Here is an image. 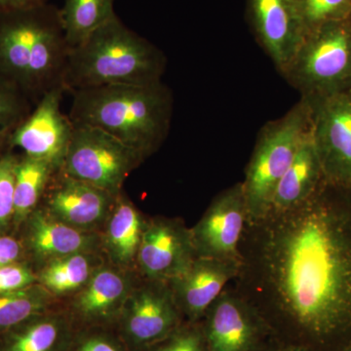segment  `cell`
<instances>
[{
	"label": "cell",
	"instance_id": "obj_20",
	"mask_svg": "<svg viewBox=\"0 0 351 351\" xmlns=\"http://www.w3.org/2000/svg\"><path fill=\"white\" fill-rule=\"evenodd\" d=\"M325 182L311 132L277 184L267 213H282L301 206L319 191Z\"/></svg>",
	"mask_w": 351,
	"mask_h": 351
},
{
	"label": "cell",
	"instance_id": "obj_21",
	"mask_svg": "<svg viewBox=\"0 0 351 351\" xmlns=\"http://www.w3.org/2000/svg\"><path fill=\"white\" fill-rule=\"evenodd\" d=\"M75 328L60 309L36 316L2 335L0 351H64Z\"/></svg>",
	"mask_w": 351,
	"mask_h": 351
},
{
	"label": "cell",
	"instance_id": "obj_13",
	"mask_svg": "<svg viewBox=\"0 0 351 351\" xmlns=\"http://www.w3.org/2000/svg\"><path fill=\"white\" fill-rule=\"evenodd\" d=\"M196 258L191 228L178 217H149L137 258V272L145 278L172 280Z\"/></svg>",
	"mask_w": 351,
	"mask_h": 351
},
{
	"label": "cell",
	"instance_id": "obj_1",
	"mask_svg": "<svg viewBox=\"0 0 351 351\" xmlns=\"http://www.w3.org/2000/svg\"><path fill=\"white\" fill-rule=\"evenodd\" d=\"M232 287L279 345L339 351L351 343V189L325 182L301 206L247 221Z\"/></svg>",
	"mask_w": 351,
	"mask_h": 351
},
{
	"label": "cell",
	"instance_id": "obj_22",
	"mask_svg": "<svg viewBox=\"0 0 351 351\" xmlns=\"http://www.w3.org/2000/svg\"><path fill=\"white\" fill-rule=\"evenodd\" d=\"M106 262L101 252H83L57 258L36 269L38 283L60 302L82 289Z\"/></svg>",
	"mask_w": 351,
	"mask_h": 351
},
{
	"label": "cell",
	"instance_id": "obj_35",
	"mask_svg": "<svg viewBox=\"0 0 351 351\" xmlns=\"http://www.w3.org/2000/svg\"><path fill=\"white\" fill-rule=\"evenodd\" d=\"M271 351H308L301 348H294V346H278L276 350Z\"/></svg>",
	"mask_w": 351,
	"mask_h": 351
},
{
	"label": "cell",
	"instance_id": "obj_29",
	"mask_svg": "<svg viewBox=\"0 0 351 351\" xmlns=\"http://www.w3.org/2000/svg\"><path fill=\"white\" fill-rule=\"evenodd\" d=\"M19 154L10 149L0 157V234L13 232L15 170Z\"/></svg>",
	"mask_w": 351,
	"mask_h": 351
},
{
	"label": "cell",
	"instance_id": "obj_27",
	"mask_svg": "<svg viewBox=\"0 0 351 351\" xmlns=\"http://www.w3.org/2000/svg\"><path fill=\"white\" fill-rule=\"evenodd\" d=\"M32 105L17 87L0 77V132L17 128L32 112Z\"/></svg>",
	"mask_w": 351,
	"mask_h": 351
},
{
	"label": "cell",
	"instance_id": "obj_25",
	"mask_svg": "<svg viewBox=\"0 0 351 351\" xmlns=\"http://www.w3.org/2000/svg\"><path fill=\"white\" fill-rule=\"evenodd\" d=\"M61 11L69 48H75L115 17L114 0H64Z\"/></svg>",
	"mask_w": 351,
	"mask_h": 351
},
{
	"label": "cell",
	"instance_id": "obj_3",
	"mask_svg": "<svg viewBox=\"0 0 351 351\" xmlns=\"http://www.w3.org/2000/svg\"><path fill=\"white\" fill-rule=\"evenodd\" d=\"M69 50L59 7L46 3L0 14V77L34 105L63 86Z\"/></svg>",
	"mask_w": 351,
	"mask_h": 351
},
{
	"label": "cell",
	"instance_id": "obj_9",
	"mask_svg": "<svg viewBox=\"0 0 351 351\" xmlns=\"http://www.w3.org/2000/svg\"><path fill=\"white\" fill-rule=\"evenodd\" d=\"M201 323L208 351H271L281 346L269 323L232 287L223 291Z\"/></svg>",
	"mask_w": 351,
	"mask_h": 351
},
{
	"label": "cell",
	"instance_id": "obj_16",
	"mask_svg": "<svg viewBox=\"0 0 351 351\" xmlns=\"http://www.w3.org/2000/svg\"><path fill=\"white\" fill-rule=\"evenodd\" d=\"M34 269L57 258L83 252H101L100 233L75 230L39 206L17 230Z\"/></svg>",
	"mask_w": 351,
	"mask_h": 351
},
{
	"label": "cell",
	"instance_id": "obj_30",
	"mask_svg": "<svg viewBox=\"0 0 351 351\" xmlns=\"http://www.w3.org/2000/svg\"><path fill=\"white\" fill-rule=\"evenodd\" d=\"M144 351H208L202 323L184 321L169 336Z\"/></svg>",
	"mask_w": 351,
	"mask_h": 351
},
{
	"label": "cell",
	"instance_id": "obj_10",
	"mask_svg": "<svg viewBox=\"0 0 351 351\" xmlns=\"http://www.w3.org/2000/svg\"><path fill=\"white\" fill-rule=\"evenodd\" d=\"M307 100L311 140L325 180L351 189V89Z\"/></svg>",
	"mask_w": 351,
	"mask_h": 351
},
{
	"label": "cell",
	"instance_id": "obj_24",
	"mask_svg": "<svg viewBox=\"0 0 351 351\" xmlns=\"http://www.w3.org/2000/svg\"><path fill=\"white\" fill-rule=\"evenodd\" d=\"M60 302L40 284L0 293V336L27 320L59 309Z\"/></svg>",
	"mask_w": 351,
	"mask_h": 351
},
{
	"label": "cell",
	"instance_id": "obj_2",
	"mask_svg": "<svg viewBox=\"0 0 351 351\" xmlns=\"http://www.w3.org/2000/svg\"><path fill=\"white\" fill-rule=\"evenodd\" d=\"M69 112L75 125L101 129L149 158L169 134L173 94L162 82L76 90Z\"/></svg>",
	"mask_w": 351,
	"mask_h": 351
},
{
	"label": "cell",
	"instance_id": "obj_11",
	"mask_svg": "<svg viewBox=\"0 0 351 351\" xmlns=\"http://www.w3.org/2000/svg\"><path fill=\"white\" fill-rule=\"evenodd\" d=\"M137 276L106 262L82 289L60 301L59 309L75 329L114 328Z\"/></svg>",
	"mask_w": 351,
	"mask_h": 351
},
{
	"label": "cell",
	"instance_id": "obj_31",
	"mask_svg": "<svg viewBox=\"0 0 351 351\" xmlns=\"http://www.w3.org/2000/svg\"><path fill=\"white\" fill-rule=\"evenodd\" d=\"M36 283H38V274L31 263L0 267V293L20 290Z\"/></svg>",
	"mask_w": 351,
	"mask_h": 351
},
{
	"label": "cell",
	"instance_id": "obj_33",
	"mask_svg": "<svg viewBox=\"0 0 351 351\" xmlns=\"http://www.w3.org/2000/svg\"><path fill=\"white\" fill-rule=\"evenodd\" d=\"M48 3V0H0V14L27 10Z\"/></svg>",
	"mask_w": 351,
	"mask_h": 351
},
{
	"label": "cell",
	"instance_id": "obj_18",
	"mask_svg": "<svg viewBox=\"0 0 351 351\" xmlns=\"http://www.w3.org/2000/svg\"><path fill=\"white\" fill-rule=\"evenodd\" d=\"M240 261L196 257L184 274L168 281L184 321L199 322L209 307L237 278Z\"/></svg>",
	"mask_w": 351,
	"mask_h": 351
},
{
	"label": "cell",
	"instance_id": "obj_12",
	"mask_svg": "<svg viewBox=\"0 0 351 351\" xmlns=\"http://www.w3.org/2000/svg\"><path fill=\"white\" fill-rule=\"evenodd\" d=\"M248 221L242 182L218 193L191 228L196 257L240 261L239 248Z\"/></svg>",
	"mask_w": 351,
	"mask_h": 351
},
{
	"label": "cell",
	"instance_id": "obj_34",
	"mask_svg": "<svg viewBox=\"0 0 351 351\" xmlns=\"http://www.w3.org/2000/svg\"><path fill=\"white\" fill-rule=\"evenodd\" d=\"M15 130H4L0 132V157L6 154L7 152L10 151V138L12 135V132Z\"/></svg>",
	"mask_w": 351,
	"mask_h": 351
},
{
	"label": "cell",
	"instance_id": "obj_36",
	"mask_svg": "<svg viewBox=\"0 0 351 351\" xmlns=\"http://www.w3.org/2000/svg\"><path fill=\"white\" fill-rule=\"evenodd\" d=\"M339 351H351V343H348V345H346L345 348H341V350H339Z\"/></svg>",
	"mask_w": 351,
	"mask_h": 351
},
{
	"label": "cell",
	"instance_id": "obj_7",
	"mask_svg": "<svg viewBox=\"0 0 351 351\" xmlns=\"http://www.w3.org/2000/svg\"><path fill=\"white\" fill-rule=\"evenodd\" d=\"M147 158L101 129L75 125L61 171L119 195L124 182Z\"/></svg>",
	"mask_w": 351,
	"mask_h": 351
},
{
	"label": "cell",
	"instance_id": "obj_4",
	"mask_svg": "<svg viewBox=\"0 0 351 351\" xmlns=\"http://www.w3.org/2000/svg\"><path fill=\"white\" fill-rule=\"evenodd\" d=\"M166 64L162 51L115 17L69 50L63 86L66 92H73L154 84L161 82Z\"/></svg>",
	"mask_w": 351,
	"mask_h": 351
},
{
	"label": "cell",
	"instance_id": "obj_19",
	"mask_svg": "<svg viewBox=\"0 0 351 351\" xmlns=\"http://www.w3.org/2000/svg\"><path fill=\"white\" fill-rule=\"evenodd\" d=\"M149 217L142 213L125 191L117 202L100 232L101 251L110 265L137 272V258Z\"/></svg>",
	"mask_w": 351,
	"mask_h": 351
},
{
	"label": "cell",
	"instance_id": "obj_32",
	"mask_svg": "<svg viewBox=\"0 0 351 351\" xmlns=\"http://www.w3.org/2000/svg\"><path fill=\"white\" fill-rule=\"evenodd\" d=\"M22 263L29 261L19 234L14 232L0 234V267Z\"/></svg>",
	"mask_w": 351,
	"mask_h": 351
},
{
	"label": "cell",
	"instance_id": "obj_26",
	"mask_svg": "<svg viewBox=\"0 0 351 351\" xmlns=\"http://www.w3.org/2000/svg\"><path fill=\"white\" fill-rule=\"evenodd\" d=\"M306 34L329 23L345 21L351 0H297Z\"/></svg>",
	"mask_w": 351,
	"mask_h": 351
},
{
	"label": "cell",
	"instance_id": "obj_5",
	"mask_svg": "<svg viewBox=\"0 0 351 351\" xmlns=\"http://www.w3.org/2000/svg\"><path fill=\"white\" fill-rule=\"evenodd\" d=\"M311 132V108L302 98L283 117L267 122L258 134L242 182L248 221L269 212L277 184Z\"/></svg>",
	"mask_w": 351,
	"mask_h": 351
},
{
	"label": "cell",
	"instance_id": "obj_17",
	"mask_svg": "<svg viewBox=\"0 0 351 351\" xmlns=\"http://www.w3.org/2000/svg\"><path fill=\"white\" fill-rule=\"evenodd\" d=\"M249 11L258 43L282 73L306 36L297 0H249Z\"/></svg>",
	"mask_w": 351,
	"mask_h": 351
},
{
	"label": "cell",
	"instance_id": "obj_15",
	"mask_svg": "<svg viewBox=\"0 0 351 351\" xmlns=\"http://www.w3.org/2000/svg\"><path fill=\"white\" fill-rule=\"evenodd\" d=\"M117 195L58 171L40 206L66 225L85 232L100 233Z\"/></svg>",
	"mask_w": 351,
	"mask_h": 351
},
{
	"label": "cell",
	"instance_id": "obj_6",
	"mask_svg": "<svg viewBox=\"0 0 351 351\" xmlns=\"http://www.w3.org/2000/svg\"><path fill=\"white\" fill-rule=\"evenodd\" d=\"M345 21L307 32L280 73L302 98H321L351 89V27Z\"/></svg>",
	"mask_w": 351,
	"mask_h": 351
},
{
	"label": "cell",
	"instance_id": "obj_8",
	"mask_svg": "<svg viewBox=\"0 0 351 351\" xmlns=\"http://www.w3.org/2000/svg\"><path fill=\"white\" fill-rule=\"evenodd\" d=\"M169 285L138 274L114 330L130 351H144L184 322Z\"/></svg>",
	"mask_w": 351,
	"mask_h": 351
},
{
	"label": "cell",
	"instance_id": "obj_23",
	"mask_svg": "<svg viewBox=\"0 0 351 351\" xmlns=\"http://www.w3.org/2000/svg\"><path fill=\"white\" fill-rule=\"evenodd\" d=\"M61 170L50 161L19 154L15 170L13 232L43 201L53 177Z\"/></svg>",
	"mask_w": 351,
	"mask_h": 351
},
{
	"label": "cell",
	"instance_id": "obj_14",
	"mask_svg": "<svg viewBox=\"0 0 351 351\" xmlns=\"http://www.w3.org/2000/svg\"><path fill=\"white\" fill-rule=\"evenodd\" d=\"M64 92V86H58L44 95L12 132L11 149L19 147L27 156L45 159L62 168L75 129L69 117L61 110Z\"/></svg>",
	"mask_w": 351,
	"mask_h": 351
},
{
	"label": "cell",
	"instance_id": "obj_28",
	"mask_svg": "<svg viewBox=\"0 0 351 351\" xmlns=\"http://www.w3.org/2000/svg\"><path fill=\"white\" fill-rule=\"evenodd\" d=\"M64 351H130L114 328L75 329Z\"/></svg>",
	"mask_w": 351,
	"mask_h": 351
}]
</instances>
